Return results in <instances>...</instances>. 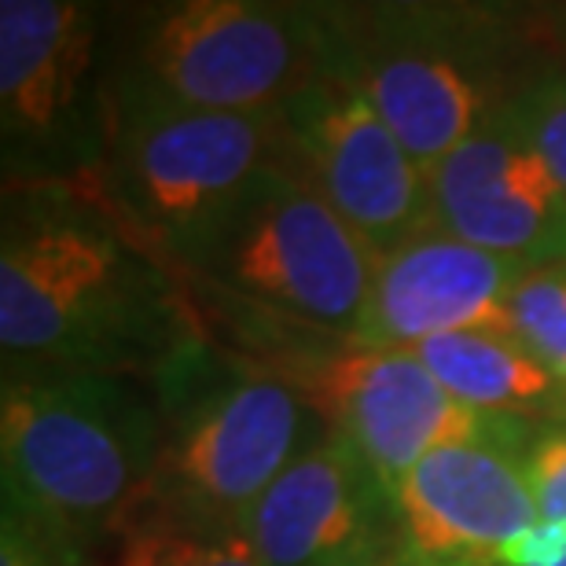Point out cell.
I'll list each match as a JSON object with an SVG mask.
<instances>
[{
	"label": "cell",
	"mask_w": 566,
	"mask_h": 566,
	"mask_svg": "<svg viewBox=\"0 0 566 566\" xmlns=\"http://www.w3.org/2000/svg\"><path fill=\"white\" fill-rule=\"evenodd\" d=\"M207 338L188 280L133 243L77 191L4 188L0 349L4 371L151 379Z\"/></svg>",
	"instance_id": "obj_1"
},
{
	"label": "cell",
	"mask_w": 566,
	"mask_h": 566,
	"mask_svg": "<svg viewBox=\"0 0 566 566\" xmlns=\"http://www.w3.org/2000/svg\"><path fill=\"white\" fill-rule=\"evenodd\" d=\"M163 449L151 382L107 371H4V507L88 559L122 534Z\"/></svg>",
	"instance_id": "obj_2"
},
{
	"label": "cell",
	"mask_w": 566,
	"mask_h": 566,
	"mask_svg": "<svg viewBox=\"0 0 566 566\" xmlns=\"http://www.w3.org/2000/svg\"><path fill=\"white\" fill-rule=\"evenodd\" d=\"M147 382L163 416V449L129 523L247 530L280 474L332 434L294 382L210 335Z\"/></svg>",
	"instance_id": "obj_3"
},
{
	"label": "cell",
	"mask_w": 566,
	"mask_h": 566,
	"mask_svg": "<svg viewBox=\"0 0 566 566\" xmlns=\"http://www.w3.org/2000/svg\"><path fill=\"white\" fill-rule=\"evenodd\" d=\"M280 158L276 111H199L111 66L107 166L93 202L177 276Z\"/></svg>",
	"instance_id": "obj_4"
},
{
	"label": "cell",
	"mask_w": 566,
	"mask_h": 566,
	"mask_svg": "<svg viewBox=\"0 0 566 566\" xmlns=\"http://www.w3.org/2000/svg\"><path fill=\"white\" fill-rule=\"evenodd\" d=\"M518 22L493 4H343V60L409 155L434 169L512 104Z\"/></svg>",
	"instance_id": "obj_5"
},
{
	"label": "cell",
	"mask_w": 566,
	"mask_h": 566,
	"mask_svg": "<svg viewBox=\"0 0 566 566\" xmlns=\"http://www.w3.org/2000/svg\"><path fill=\"white\" fill-rule=\"evenodd\" d=\"M343 4L180 0L137 15L111 66L177 104L218 115H269L338 60Z\"/></svg>",
	"instance_id": "obj_6"
},
{
	"label": "cell",
	"mask_w": 566,
	"mask_h": 566,
	"mask_svg": "<svg viewBox=\"0 0 566 566\" xmlns=\"http://www.w3.org/2000/svg\"><path fill=\"white\" fill-rule=\"evenodd\" d=\"M111 137L104 11L82 0H0L4 188L96 199Z\"/></svg>",
	"instance_id": "obj_7"
},
{
	"label": "cell",
	"mask_w": 566,
	"mask_h": 566,
	"mask_svg": "<svg viewBox=\"0 0 566 566\" xmlns=\"http://www.w3.org/2000/svg\"><path fill=\"white\" fill-rule=\"evenodd\" d=\"M376 262V251L280 158L254 177L180 276L349 338Z\"/></svg>",
	"instance_id": "obj_8"
},
{
	"label": "cell",
	"mask_w": 566,
	"mask_h": 566,
	"mask_svg": "<svg viewBox=\"0 0 566 566\" xmlns=\"http://www.w3.org/2000/svg\"><path fill=\"white\" fill-rule=\"evenodd\" d=\"M321 412L327 430L346 438L390 490L430 452L449 446H493L526 457L541 423L482 412L430 376L412 349H357L335 338L283 371Z\"/></svg>",
	"instance_id": "obj_9"
},
{
	"label": "cell",
	"mask_w": 566,
	"mask_h": 566,
	"mask_svg": "<svg viewBox=\"0 0 566 566\" xmlns=\"http://www.w3.org/2000/svg\"><path fill=\"white\" fill-rule=\"evenodd\" d=\"M276 115L287 166L327 199L376 258L434 232L427 169L349 74L343 38L332 71L294 93Z\"/></svg>",
	"instance_id": "obj_10"
},
{
	"label": "cell",
	"mask_w": 566,
	"mask_h": 566,
	"mask_svg": "<svg viewBox=\"0 0 566 566\" xmlns=\"http://www.w3.org/2000/svg\"><path fill=\"white\" fill-rule=\"evenodd\" d=\"M247 537L265 566H409L398 496L338 434L280 474Z\"/></svg>",
	"instance_id": "obj_11"
},
{
	"label": "cell",
	"mask_w": 566,
	"mask_h": 566,
	"mask_svg": "<svg viewBox=\"0 0 566 566\" xmlns=\"http://www.w3.org/2000/svg\"><path fill=\"white\" fill-rule=\"evenodd\" d=\"M434 232L526 269L566 262V196L512 111L430 169Z\"/></svg>",
	"instance_id": "obj_12"
},
{
	"label": "cell",
	"mask_w": 566,
	"mask_h": 566,
	"mask_svg": "<svg viewBox=\"0 0 566 566\" xmlns=\"http://www.w3.org/2000/svg\"><path fill=\"white\" fill-rule=\"evenodd\" d=\"M530 273L512 258L423 232L376 262L365 313L349 335L357 349H416L441 335H512L507 298Z\"/></svg>",
	"instance_id": "obj_13"
},
{
	"label": "cell",
	"mask_w": 566,
	"mask_h": 566,
	"mask_svg": "<svg viewBox=\"0 0 566 566\" xmlns=\"http://www.w3.org/2000/svg\"><path fill=\"white\" fill-rule=\"evenodd\" d=\"M409 566H496L541 523L523 457L493 446H449L398 482Z\"/></svg>",
	"instance_id": "obj_14"
},
{
	"label": "cell",
	"mask_w": 566,
	"mask_h": 566,
	"mask_svg": "<svg viewBox=\"0 0 566 566\" xmlns=\"http://www.w3.org/2000/svg\"><path fill=\"white\" fill-rule=\"evenodd\" d=\"M427 371L471 409L518 416L530 423L566 420V382L548 371L515 335L460 332L412 349Z\"/></svg>",
	"instance_id": "obj_15"
},
{
	"label": "cell",
	"mask_w": 566,
	"mask_h": 566,
	"mask_svg": "<svg viewBox=\"0 0 566 566\" xmlns=\"http://www.w3.org/2000/svg\"><path fill=\"white\" fill-rule=\"evenodd\" d=\"M93 566H265L247 530L129 523Z\"/></svg>",
	"instance_id": "obj_16"
},
{
	"label": "cell",
	"mask_w": 566,
	"mask_h": 566,
	"mask_svg": "<svg viewBox=\"0 0 566 566\" xmlns=\"http://www.w3.org/2000/svg\"><path fill=\"white\" fill-rule=\"evenodd\" d=\"M512 335L566 382V262L530 269L507 298Z\"/></svg>",
	"instance_id": "obj_17"
},
{
	"label": "cell",
	"mask_w": 566,
	"mask_h": 566,
	"mask_svg": "<svg viewBox=\"0 0 566 566\" xmlns=\"http://www.w3.org/2000/svg\"><path fill=\"white\" fill-rule=\"evenodd\" d=\"M507 111L566 196V63H541L537 71H530Z\"/></svg>",
	"instance_id": "obj_18"
},
{
	"label": "cell",
	"mask_w": 566,
	"mask_h": 566,
	"mask_svg": "<svg viewBox=\"0 0 566 566\" xmlns=\"http://www.w3.org/2000/svg\"><path fill=\"white\" fill-rule=\"evenodd\" d=\"M523 471L537 515L548 523H566V420L537 430L523 457Z\"/></svg>",
	"instance_id": "obj_19"
},
{
	"label": "cell",
	"mask_w": 566,
	"mask_h": 566,
	"mask_svg": "<svg viewBox=\"0 0 566 566\" xmlns=\"http://www.w3.org/2000/svg\"><path fill=\"white\" fill-rule=\"evenodd\" d=\"M0 566H93V559L4 507V515H0Z\"/></svg>",
	"instance_id": "obj_20"
},
{
	"label": "cell",
	"mask_w": 566,
	"mask_h": 566,
	"mask_svg": "<svg viewBox=\"0 0 566 566\" xmlns=\"http://www.w3.org/2000/svg\"><path fill=\"white\" fill-rule=\"evenodd\" d=\"M566 563V523H548L541 518L534 530L515 537L501 552L496 566H563Z\"/></svg>",
	"instance_id": "obj_21"
},
{
	"label": "cell",
	"mask_w": 566,
	"mask_h": 566,
	"mask_svg": "<svg viewBox=\"0 0 566 566\" xmlns=\"http://www.w3.org/2000/svg\"><path fill=\"white\" fill-rule=\"evenodd\" d=\"M563 566H566V563H563Z\"/></svg>",
	"instance_id": "obj_22"
}]
</instances>
